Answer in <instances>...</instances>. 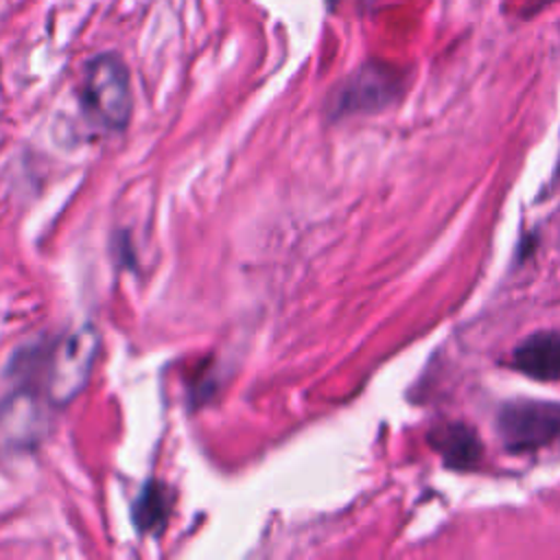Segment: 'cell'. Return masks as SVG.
<instances>
[{
    "instance_id": "obj_1",
    "label": "cell",
    "mask_w": 560,
    "mask_h": 560,
    "mask_svg": "<svg viewBox=\"0 0 560 560\" xmlns=\"http://www.w3.org/2000/svg\"><path fill=\"white\" fill-rule=\"evenodd\" d=\"M101 332L85 324L50 346L44 359V396L52 405H68L90 381Z\"/></svg>"
},
{
    "instance_id": "obj_2",
    "label": "cell",
    "mask_w": 560,
    "mask_h": 560,
    "mask_svg": "<svg viewBox=\"0 0 560 560\" xmlns=\"http://www.w3.org/2000/svg\"><path fill=\"white\" fill-rule=\"evenodd\" d=\"M85 112L105 129H122L131 116V79L116 52H103L88 61L81 81Z\"/></svg>"
},
{
    "instance_id": "obj_3",
    "label": "cell",
    "mask_w": 560,
    "mask_h": 560,
    "mask_svg": "<svg viewBox=\"0 0 560 560\" xmlns=\"http://www.w3.org/2000/svg\"><path fill=\"white\" fill-rule=\"evenodd\" d=\"M497 431L508 451H536L560 435V402L510 400L497 413Z\"/></svg>"
},
{
    "instance_id": "obj_4",
    "label": "cell",
    "mask_w": 560,
    "mask_h": 560,
    "mask_svg": "<svg viewBox=\"0 0 560 560\" xmlns=\"http://www.w3.org/2000/svg\"><path fill=\"white\" fill-rule=\"evenodd\" d=\"M400 94V77L383 66H365L352 74L335 96V116L376 112Z\"/></svg>"
},
{
    "instance_id": "obj_5",
    "label": "cell",
    "mask_w": 560,
    "mask_h": 560,
    "mask_svg": "<svg viewBox=\"0 0 560 560\" xmlns=\"http://www.w3.org/2000/svg\"><path fill=\"white\" fill-rule=\"evenodd\" d=\"M512 368L536 381H560V332H534L521 341L510 359Z\"/></svg>"
},
{
    "instance_id": "obj_6",
    "label": "cell",
    "mask_w": 560,
    "mask_h": 560,
    "mask_svg": "<svg viewBox=\"0 0 560 560\" xmlns=\"http://www.w3.org/2000/svg\"><path fill=\"white\" fill-rule=\"evenodd\" d=\"M429 444L444 464L455 470H470L481 459V442L475 429L464 422H442L427 433Z\"/></svg>"
},
{
    "instance_id": "obj_7",
    "label": "cell",
    "mask_w": 560,
    "mask_h": 560,
    "mask_svg": "<svg viewBox=\"0 0 560 560\" xmlns=\"http://www.w3.org/2000/svg\"><path fill=\"white\" fill-rule=\"evenodd\" d=\"M42 420L44 411L39 402L26 392L15 394L0 405V433L9 442L26 444L31 438H37L42 433Z\"/></svg>"
},
{
    "instance_id": "obj_8",
    "label": "cell",
    "mask_w": 560,
    "mask_h": 560,
    "mask_svg": "<svg viewBox=\"0 0 560 560\" xmlns=\"http://www.w3.org/2000/svg\"><path fill=\"white\" fill-rule=\"evenodd\" d=\"M166 492L160 483L151 481L147 483L144 492L140 494V499L133 505V521L138 525L140 532H153L155 527H162V523L166 521Z\"/></svg>"
},
{
    "instance_id": "obj_9",
    "label": "cell",
    "mask_w": 560,
    "mask_h": 560,
    "mask_svg": "<svg viewBox=\"0 0 560 560\" xmlns=\"http://www.w3.org/2000/svg\"><path fill=\"white\" fill-rule=\"evenodd\" d=\"M547 2H553V0H534V7H542V4H547Z\"/></svg>"
},
{
    "instance_id": "obj_10",
    "label": "cell",
    "mask_w": 560,
    "mask_h": 560,
    "mask_svg": "<svg viewBox=\"0 0 560 560\" xmlns=\"http://www.w3.org/2000/svg\"><path fill=\"white\" fill-rule=\"evenodd\" d=\"M553 175H556V179L560 177V160H558V168H556V173H553Z\"/></svg>"
},
{
    "instance_id": "obj_11",
    "label": "cell",
    "mask_w": 560,
    "mask_h": 560,
    "mask_svg": "<svg viewBox=\"0 0 560 560\" xmlns=\"http://www.w3.org/2000/svg\"><path fill=\"white\" fill-rule=\"evenodd\" d=\"M326 2H328V7H335V2H337V0H326Z\"/></svg>"
}]
</instances>
